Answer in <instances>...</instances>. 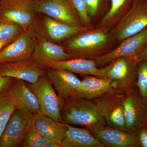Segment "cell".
Masks as SVG:
<instances>
[{
  "mask_svg": "<svg viewBox=\"0 0 147 147\" xmlns=\"http://www.w3.org/2000/svg\"><path fill=\"white\" fill-rule=\"evenodd\" d=\"M61 117L63 123L89 130L106 125L92 100L76 96L64 101Z\"/></svg>",
  "mask_w": 147,
  "mask_h": 147,
  "instance_id": "1",
  "label": "cell"
},
{
  "mask_svg": "<svg viewBox=\"0 0 147 147\" xmlns=\"http://www.w3.org/2000/svg\"><path fill=\"white\" fill-rule=\"evenodd\" d=\"M109 38V35L105 30H86L67 40L61 45L71 59H94L103 55L102 51Z\"/></svg>",
  "mask_w": 147,
  "mask_h": 147,
  "instance_id": "2",
  "label": "cell"
},
{
  "mask_svg": "<svg viewBox=\"0 0 147 147\" xmlns=\"http://www.w3.org/2000/svg\"><path fill=\"white\" fill-rule=\"evenodd\" d=\"M39 14L27 30L37 39H44L58 44L87 30L86 27L71 26L45 14Z\"/></svg>",
  "mask_w": 147,
  "mask_h": 147,
  "instance_id": "3",
  "label": "cell"
},
{
  "mask_svg": "<svg viewBox=\"0 0 147 147\" xmlns=\"http://www.w3.org/2000/svg\"><path fill=\"white\" fill-rule=\"evenodd\" d=\"M125 91L115 90L106 93L92 100L96 105L106 125L128 131L123 112V102Z\"/></svg>",
  "mask_w": 147,
  "mask_h": 147,
  "instance_id": "4",
  "label": "cell"
},
{
  "mask_svg": "<svg viewBox=\"0 0 147 147\" xmlns=\"http://www.w3.org/2000/svg\"><path fill=\"white\" fill-rule=\"evenodd\" d=\"M28 87L36 96L40 106V113L63 123L61 111L63 101L55 92L46 73L39 77L34 84L26 82Z\"/></svg>",
  "mask_w": 147,
  "mask_h": 147,
  "instance_id": "5",
  "label": "cell"
},
{
  "mask_svg": "<svg viewBox=\"0 0 147 147\" xmlns=\"http://www.w3.org/2000/svg\"><path fill=\"white\" fill-rule=\"evenodd\" d=\"M147 28V0H135L131 8L113 30L116 39L123 41Z\"/></svg>",
  "mask_w": 147,
  "mask_h": 147,
  "instance_id": "6",
  "label": "cell"
},
{
  "mask_svg": "<svg viewBox=\"0 0 147 147\" xmlns=\"http://www.w3.org/2000/svg\"><path fill=\"white\" fill-rule=\"evenodd\" d=\"M137 66L134 59L122 57L101 69L105 79L111 80L118 89L125 90L135 86Z\"/></svg>",
  "mask_w": 147,
  "mask_h": 147,
  "instance_id": "7",
  "label": "cell"
},
{
  "mask_svg": "<svg viewBox=\"0 0 147 147\" xmlns=\"http://www.w3.org/2000/svg\"><path fill=\"white\" fill-rule=\"evenodd\" d=\"M32 113L16 109L11 116L0 137V147H21L33 124Z\"/></svg>",
  "mask_w": 147,
  "mask_h": 147,
  "instance_id": "8",
  "label": "cell"
},
{
  "mask_svg": "<svg viewBox=\"0 0 147 147\" xmlns=\"http://www.w3.org/2000/svg\"><path fill=\"white\" fill-rule=\"evenodd\" d=\"M33 5L37 13L71 26L84 27L71 0H36L33 1Z\"/></svg>",
  "mask_w": 147,
  "mask_h": 147,
  "instance_id": "9",
  "label": "cell"
},
{
  "mask_svg": "<svg viewBox=\"0 0 147 147\" xmlns=\"http://www.w3.org/2000/svg\"><path fill=\"white\" fill-rule=\"evenodd\" d=\"M37 13L30 0H1L0 21L18 24L24 30L32 26Z\"/></svg>",
  "mask_w": 147,
  "mask_h": 147,
  "instance_id": "10",
  "label": "cell"
},
{
  "mask_svg": "<svg viewBox=\"0 0 147 147\" xmlns=\"http://www.w3.org/2000/svg\"><path fill=\"white\" fill-rule=\"evenodd\" d=\"M123 107L128 131L136 132L141 125H147V104L135 86L125 90Z\"/></svg>",
  "mask_w": 147,
  "mask_h": 147,
  "instance_id": "11",
  "label": "cell"
},
{
  "mask_svg": "<svg viewBox=\"0 0 147 147\" xmlns=\"http://www.w3.org/2000/svg\"><path fill=\"white\" fill-rule=\"evenodd\" d=\"M147 45V28L137 34L127 38L114 50L94 59L97 65H107L114 60L122 57L134 59Z\"/></svg>",
  "mask_w": 147,
  "mask_h": 147,
  "instance_id": "12",
  "label": "cell"
},
{
  "mask_svg": "<svg viewBox=\"0 0 147 147\" xmlns=\"http://www.w3.org/2000/svg\"><path fill=\"white\" fill-rule=\"evenodd\" d=\"M37 40L28 31L22 32L0 51V64L31 59Z\"/></svg>",
  "mask_w": 147,
  "mask_h": 147,
  "instance_id": "13",
  "label": "cell"
},
{
  "mask_svg": "<svg viewBox=\"0 0 147 147\" xmlns=\"http://www.w3.org/2000/svg\"><path fill=\"white\" fill-rule=\"evenodd\" d=\"M90 131L104 147H140L136 132L103 125Z\"/></svg>",
  "mask_w": 147,
  "mask_h": 147,
  "instance_id": "14",
  "label": "cell"
},
{
  "mask_svg": "<svg viewBox=\"0 0 147 147\" xmlns=\"http://www.w3.org/2000/svg\"><path fill=\"white\" fill-rule=\"evenodd\" d=\"M46 69L28 59L0 64V75L34 84Z\"/></svg>",
  "mask_w": 147,
  "mask_h": 147,
  "instance_id": "15",
  "label": "cell"
},
{
  "mask_svg": "<svg viewBox=\"0 0 147 147\" xmlns=\"http://www.w3.org/2000/svg\"><path fill=\"white\" fill-rule=\"evenodd\" d=\"M31 59L45 69L56 62L71 59L61 45L44 39H37Z\"/></svg>",
  "mask_w": 147,
  "mask_h": 147,
  "instance_id": "16",
  "label": "cell"
},
{
  "mask_svg": "<svg viewBox=\"0 0 147 147\" xmlns=\"http://www.w3.org/2000/svg\"><path fill=\"white\" fill-rule=\"evenodd\" d=\"M46 74L63 102L73 95L82 82L74 73L65 69L48 68L46 69Z\"/></svg>",
  "mask_w": 147,
  "mask_h": 147,
  "instance_id": "17",
  "label": "cell"
},
{
  "mask_svg": "<svg viewBox=\"0 0 147 147\" xmlns=\"http://www.w3.org/2000/svg\"><path fill=\"white\" fill-rule=\"evenodd\" d=\"M117 89H118L110 79L92 75H82L81 85L71 96L92 100Z\"/></svg>",
  "mask_w": 147,
  "mask_h": 147,
  "instance_id": "18",
  "label": "cell"
},
{
  "mask_svg": "<svg viewBox=\"0 0 147 147\" xmlns=\"http://www.w3.org/2000/svg\"><path fill=\"white\" fill-rule=\"evenodd\" d=\"M65 131L62 147H104L88 129L65 123Z\"/></svg>",
  "mask_w": 147,
  "mask_h": 147,
  "instance_id": "19",
  "label": "cell"
},
{
  "mask_svg": "<svg viewBox=\"0 0 147 147\" xmlns=\"http://www.w3.org/2000/svg\"><path fill=\"white\" fill-rule=\"evenodd\" d=\"M9 89L14 97L17 109L33 114L40 113L39 104L36 96L26 82L15 79Z\"/></svg>",
  "mask_w": 147,
  "mask_h": 147,
  "instance_id": "20",
  "label": "cell"
},
{
  "mask_svg": "<svg viewBox=\"0 0 147 147\" xmlns=\"http://www.w3.org/2000/svg\"><path fill=\"white\" fill-rule=\"evenodd\" d=\"M49 68L65 69L82 75H92L105 79L101 69L98 67L97 63L92 59L72 58L56 62Z\"/></svg>",
  "mask_w": 147,
  "mask_h": 147,
  "instance_id": "21",
  "label": "cell"
},
{
  "mask_svg": "<svg viewBox=\"0 0 147 147\" xmlns=\"http://www.w3.org/2000/svg\"><path fill=\"white\" fill-rule=\"evenodd\" d=\"M33 124L35 128L43 137L61 143L64 137L65 123L38 113L34 114Z\"/></svg>",
  "mask_w": 147,
  "mask_h": 147,
  "instance_id": "22",
  "label": "cell"
},
{
  "mask_svg": "<svg viewBox=\"0 0 147 147\" xmlns=\"http://www.w3.org/2000/svg\"><path fill=\"white\" fill-rule=\"evenodd\" d=\"M16 109V102L9 89L0 93V137L11 116Z\"/></svg>",
  "mask_w": 147,
  "mask_h": 147,
  "instance_id": "23",
  "label": "cell"
},
{
  "mask_svg": "<svg viewBox=\"0 0 147 147\" xmlns=\"http://www.w3.org/2000/svg\"><path fill=\"white\" fill-rule=\"evenodd\" d=\"M54 141L47 139L39 134L33 124L27 132L21 147H45L47 144Z\"/></svg>",
  "mask_w": 147,
  "mask_h": 147,
  "instance_id": "24",
  "label": "cell"
},
{
  "mask_svg": "<svg viewBox=\"0 0 147 147\" xmlns=\"http://www.w3.org/2000/svg\"><path fill=\"white\" fill-rule=\"evenodd\" d=\"M135 86L145 103L147 104V60L138 63Z\"/></svg>",
  "mask_w": 147,
  "mask_h": 147,
  "instance_id": "25",
  "label": "cell"
},
{
  "mask_svg": "<svg viewBox=\"0 0 147 147\" xmlns=\"http://www.w3.org/2000/svg\"><path fill=\"white\" fill-rule=\"evenodd\" d=\"M24 30L18 24L0 21V41L11 42Z\"/></svg>",
  "mask_w": 147,
  "mask_h": 147,
  "instance_id": "26",
  "label": "cell"
},
{
  "mask_svg": "<svg viewBox=\"0 0 147 147\" xmlns=\"http://www.w3.org/2000/svg\"><path fill=\"white\" fill-rule=\"evenodd\" d=\"M74 7L76 9L83 24L89 26L90 24V15L88 12L85 0H71Z\"/></svg>",
  "mask_w": 147,
  "mask_h": 147,
  "instance_id": "27",
  "label": "cell"
},
{
  "mask_svg": "<svg viewBox=\"0 0 147 147\" xmlns=\"http://www.w3.org/2000/svg\"><path fill=\"white\" fill-rule=\"evenodd\" d=\"M111 7L108 13L101 20L100 24L103 25L108 23L114 17L122 7L126 0H111Z\"/></svg>",
  "mask_w": 147,
  "mask_h": 147,
  "instance_id": "28",
  "label": "cell"
},
{
  "mask_svg": "<svg viewBox=\"0 0 147 147\" xmlns=\"http://www.w3.org/2000/svg\"><path fill=\"white\" fill-rule=\"evenodd\" d=\"M136 133L140 147H147V125H141Z\"/></svg>",
  "mask_w": 147,
  "mask_h": 147,
  "instance_id": "29",
  "label": "cell"
},
{
  "mask_svg": "<svg viewBox=\"0 0 147 147\" xmlns=\"http://www.w3.org/2000/svg\"><path fill=\"white\" fill-rule=\"evenodd\" d=\"M90 16H94L97 13L100 0H85Z\"/></svg>",
  "mask_w": 147,
  "mask_h": 147,
  "instance_id": "30",
  "label": "cell"
},
{
  "mask_svg": "<svg viewBox=\"0 0 147 147\" xmlns=\"http://www.w3.org/2000/svg\"><path fill=\"white\" fill-rule=\"evenodd\" d=\"M15 79L0 75V93L8 89L13 84Z\"/></svg>",
  "mask_w": 147,
  "mask_h": 147,
  "instance_id": "31",
  "label": "cell"
},
{
  "mask_svg": "<svg viewBox=\"0 0 147 147\" xmlns=\"http://www.w3.org/2000/svg\"><path fill=\"white\" fill-rule=\"evenodd\" d=\"M134 60L137 63L142 61L147 60V45L144 50L134 59Z\"/></svg>",
  "mask_w": 147,
  "mask_h": 147,
  "instance_id": "32",
  "label": "cell"
},
{
  "mask_svg": "<svg viewBox=\"0 0 147 147\" xmlns=\"http://www.w3.org/2000/svg\"><path fill=\"white\" fill-rule=\"evenodd\" d=\"M9 42H3V41H0V51L4 47H5L6 45L9 43Z\"/></svg>",
  "mask_w": 147,
  "mask_h": 147,
  "instance_id": "33",
  "label": "cell"
},
{
  "mask_svg": "<svg viewBox=\"0 0 147 147\" xmlns=\"http://www.w3.org/2000/svg\"><path fill=\"white\" fill-rule=\"evenodd\" d=\"M30 1H36V0H30Z\"/></svg>",
  "mask_w": 147,
  "mask_h": 147,
  "instance_id": "34",
  "label": "cell"
},
{
  "mask_svg": "<svg viewBox=\"0 0 147 147\" xmlns=\"http://www.w3.org/2000/svg\"><path fill=\"white\" fill-rule=\"evenodd\" d=\"M1 1V0H0V1Z\"/></svg>",
  "mask_w": 147,
  "mask_h": 147,
  "instance_id": "35",
  "label": "cell"
}]
</instances>
